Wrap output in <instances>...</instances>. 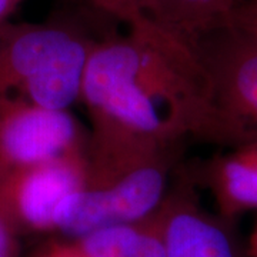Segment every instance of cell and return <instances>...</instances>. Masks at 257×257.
Segmentation results:
<instances>
[{"mask_svg":"<svg viewBox=\"0 0 257 257\" xmlns=\"http://www.w3.org/2000/svg\"><path fill=\"white\" fill-rule=\"evenodd\" d=\"M79 103L90 119L87 146L93 149L149 152L184 147L187 142L138 79L127 32L96 39Z\"/></svg>","mask_w":257,"mask_h":257,"instance_id":"cell-2","label":"cell"},{"mask_svg":"<svg viewBox=\"0 0 257 257\" xmlns=\"http://www.w3.org/2000/svg\"><path fill=\"white\" fill-rule=\"evenodd\" d=\"M86 147L0 177V202L20 233L62 236L83 192Z\"/></svg>","mask_w":257,"mask_h":257,"instance_id":"cell-5","label":"cell"},{"mask_svg":"<svg viewBox=\"0 0 257 257\" xmlns=\"http://www.w3.org/2000/svg\"><path fill=\"white\" fill-rule=\"evenodd\" d=\"M96 9L101 10L103 13L111 18L117 19L121 23L128 25L132 22V13L128 10L126 0H89Z\"/></svg>","mask_w":257,"mask_h":257,"instance_id":"cell-13","label":"cell"},{"mask_svg":"<svg viewBox=\"0 0 257 257\" xmlns=\"http://www.w3.org/2000/svg\"><path fill=\"white\" fill-rule=\"evenodd\" d=\"M189 172L197 186L210 193L221 217L236 221L257 209V136L226 147Z\"/></svg>","mask_w":257,"mask_h":257,"instance_id":"cell-9","label":"cell"},{"mask_svg":"<svg viewBox=\"0 0 257 257\" xmlns=\"http://www.w3.org/2000/svg\"><path fill=\"white\" fill-rule=\"evenodd\" d=\"M20 230L10 213L0 202V257H18L20 250Z\"/></svg>","mask_w":257,"mask_h":257,"instance_id":"cell-12","label":"cell"},{"mask_svg":"<svg viewBox=\"0 0 257 257\" xmlns=\"http://www.w3.org/2000/svg\"><path fill=\"white\" fill-rule=\"evenodd\" d=\"M89 132L70 110L0 96V177L83 150Z\"/></svg>","mask_w":257,"mask_h":257,"instance_id":"cell-7","label":"cell"},{"mask_svg":"<svg viewBox=\"0 0 257 257\" xmlns=\"http://www.w3.org/2000/svg\"><path fill=\"white\" fill-rule=\"evenodd\" d=\"M216 100L244 140L257 136V30L234 22L194 42Z\"/></svg>","mask_w":257,"mask_h":257,"instance_id":"cell-6","label":"cell"},{"mask_svg":"<svg viewBox=\"0 0 257 257\" xmlns=\"http://www.w3.org/2000/svg\"><path fill=\"white\" fill-rule=\"evenodd\" d=\"M23 2L25 0H0V26L12 20Z\"/></svg>","mask_w":257,"mask_h":257,"instance_id":"cell-16","label":"cell"},{"mask_svg":"<svg viewBox=\"0 0 257 257\" xmlns=\"http://www.w3.org/2000/svg\"><path fill=\"white\" fill-rule=\"evenodd\" d=\"M126 257H166L165 231L160 209L142 220L138 240Z\"/></svg>","mask_w":257,"mask_h":257,"instance_id":"cell-11","label":"cell"},{"mask_svg":"<svg viewBox=\"0 0 257 257\" xmlns=\"http://www.w3.org/2000/svg\"><path fill=\"white\" fill-rule=\"evenodd\" d=\"M246 0H156L146 18L176 36L196 42L229 25Z\"/></svg>","mask_w":257,"mask_h":257,"instance_id":"cell-10","label":"cell"},{"mask_svg":"<svg viewBox=\"0 0 257 257\" xmlns=\"http://www.w3.org/2000/svg\"><path fill=\"white\" fill-rule=\"evenodd\" d=\"M33 257H86L69 239L56 240L42 247Z\"/></svg>","mask_w":257,"mask_h":257,"instance_id":"cell-14","label":"cell"},{"mask_svg":"<svg viewBox=\"0 0 257 257\" xmlns=\"http://www.w3.org/2000/svg\"><path fill=\"white\" fill-rule=\"evenodd\" d=\"M138 79L186 140L230 147L244 142L223 114L210 74L193 42L150 19L127 25Z\"/></svg>","mask_w":257,"mask_h":257,"instance_id":"cell-1","label":"cell"},{"mask_svg":"<svg viewBox=\"0 0 257 257\" xmlns=\"http://www.w3.org/2000/svg\"><path fill=\"white\" fill-rule=\"evenodd\" d=\"M96 39L66 19L5 23L0 26V96L70 110L80 101Z\"/></svg>","mask_w":257,"mask_h":257,"instance_id":"cell-3","label":"cell"},{"mask_svg":"<svg viewBox=\"0 0 257 257\" xmlns=\"http://www.w3.org/2000/svg\"><path fill=\"white\" fill-rule=\"evenodd\" d=\"M231 22L257 30V0H246L236 12Z\"/></svg>","mask_w":257,"mask_h":257,"instance_id":"cell-15","label":"cell"},{"mask_svg":"<svg viewBox=\"0 0 257 257\" xmlns=\"http://www.w3.org/2000/svg\"><path fill=\"white\" fill-rule=\"evenodd\" d=\"M183 149L106 152L86 145L83 192L62 236L77 239L100 227L135 223L156 213L182 166Z\"/></svg>","mask_w":257,"mask_h":257,"instance_id":"cell-4","label":"cell"},{"mask_svg":"<svg viewBox=\"0 0 257 257\" xmlns=\"http://www.w3.org/2000/svg\"><path fill=\"white\" fill-rule=\"evenodd\" d=\"M247 254L248 257H257V224L254 227V231L250 237V241H248V247H247Z\"/></svg>","mask_w":257,"mask_h":257,"instance_id":"cell-17","label":"cell"},{"mask_svg":"<svg viewBox=\"0 0 257 257\" xmlns=\"http://www.w3.org/2000/svg\"><path fill=\"white\" fill-rule=\"evenodd\" d=\"M166 257H244L234 221L207 210L197 184L179 173L160 206Z\"/></svg>","mask_w":257,"mask_h":257,"instance_id":"cell-8","label":"cell"}]
</instances>
